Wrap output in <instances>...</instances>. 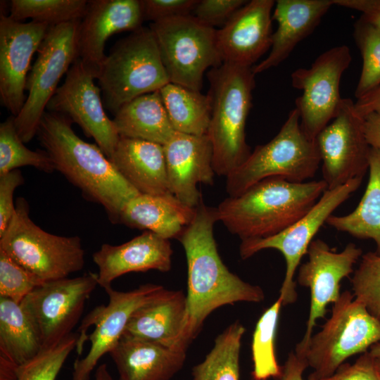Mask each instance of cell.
Instances as JSON below:
<instances>
[{"mask_svg":"<svg viewBox=\"0 0 380 380\" xmlns=\"http://www.w3.org/2000/svg\"><path fill=\"white\" fill-rule=\"evenodd\" d=\"M218 220L217 208L201 200L191 223L177 239L187 262L186 339L190 343L205 319L216 309L238 302L260 303L263 290L232 273L218 253L213 228Z\"/></svg>","mask_w":380,"mask_h":380,"instance_id":"obj_1","label":"cell"},{"mask_svg":"<svg viewBox=\"0 0 380 380\" xmlns=\"http://www.w3.org/2000/svg\"><path fill=\"white\" fill-rule=\"evenodd\" d=\"M67 117L46 111L37 136L55 170L79 188L89 201L99 203L109 220L118 223L126 204L139 194L119 173L101 148L80 139Z\"/></svg>","mask_w":380,"mask_h":380,"instance_id":"obj_2","label":"cell"},{"mask_svg":"<svg viewBox=\"0 0 380 380\" xmlns=\"http://www.w3.org/2000/svg\"><path fill=\"white\" fill-rule=\"evenodd\" d=\"M327 189L326 182L265 179L216 208L218 220L242 241L274 236L305 215Z\"/></svg>","mask_w":380,"mask_h":380,"instance_id":"obj_3","label":"cell"},{"mask_svg":"<svg viewBox=\"0 0 380 380\" xmlns=\"http://www.w3.org/2000/svg\"><path fill=\"white\" fill-rule=\"evenodd\" d=\"M253 67L223 63L207 72L211 117L207 135L213 147V167L228 176L251 154L246 124L255 87Z\"/></svg>","mask_w":380,"mask_h":380,"instance_id":"obj_4","label":"cell"},{"mask_svg":"<svg viewBox=\"0 0 380 380\" xmlns=\"http://www.w3.org/2000/svg\"><path fill=\"white\" fill-rule=\"evenodd\" d=\"M96 79L103 106L113 114L129 101L170 82L151 29L142 26L119 40Z\"/></svg>","mask_w":380,"mask_h":380,"instance_id":"obj_5","label":"cell"},{"mask_svg":"<svg viewBox=\"0 0 380 380\" xmlns=\"http://www.w3.org/2000/svg\"><path fill=\"white\" fill-rule=\"evenodd\" d=\"M320 163L317 143L303 132L295 108L277 134L256 146L246 160L227 176L226 190L229 196H236L270 177L304 182L315 176Z\"/></svg>","mask_w":380,"mask_h":380,"instance_id":"obj_6","label":"cell"},{"mask_svg":"<svg viewBox=\"0 0 380 380\" xmlns=\"http://www.w3.org/2000/svg\"><path fill=\"white\" fill-rule=\"evenodd\" d=\"M0 250L44 281L66 278L84 265L81 239L42 229L30 217L23 198H17L15 213L0 235Z\"/></svg>","mask_w":380,"mask_h":380,"instance_id":"obj_7","label":"cell"},{"mask_svg":"<svg viewBox=\"0 0 380 380\" xmlns=\"http://www.w3.org/2000/svg\"><path fill=\"white\" fill-rule=\"evenodd\" d=\"M380 343V322L349 291L341 293L322 329L312 335L302 355L310 376L333 374L349 357Z\"/></svg>","mask_w":380,"mask_h":380,"instance_id":"obj_8","label":"cell"},{"mask_svg":"<svg viewBox=\"0 0 380 380\" xmlns=\"http://www.w3.org/2000/svg\"><path fill=\"white\" fill-rule=\"evenodd\" d=\"M149 27L172 83L201 91L205 72L223 63L217 30L191 14L153 23Z\"/></svg>","mask_w":380,"mask_h":380,"instance_id":"obj_9","label":"cell"},{"mask_svg":"<svg viewBox=\"0 0 380 380\" xmlns=\"http://www.w3.org/2000/svg\"><path fill=\"white\" fill-rule=\"evenodd\" d=\"M80 20L49 27L37 51L25 85V104L14 117L16 131L24 143L31 141L39 128L46 106L60 80L78 58L77 34Z\"/></svg>","mask_w":380,"mask_h":380,"instance_id":"obj_10","label":"cell"},{"mask_svg":"<svg viewBox=\"0 0 380 380\" xmlns=\"http://www.w3.org/2000/svg\"><path fill=\"white\" fill-rule=\"evenodd\" d=\"M362 180V177H357L336 188L327 189L305 215L282 232L270 237L241 241L239 253L242 259L268 248L283 255L286 272L279 296L283 305L293 304L297 300L294 277L315 236L332 213L359 188Z\"/></svg>","mask_w":380,"mask_h":380,"instance_id":"obj_11","label":"cell"},{"mask_svg":"<svg viewBox=\"0 0 380 380\" xmlns=\"http://www.w3.org/2000/svg\"><path fill=\"white\" fill-rule=\"evenodd\" d=\"M108 296L106 305L94 308L84 318L77 343V352L81 355L85 341L91 346L87 354L77 359L73 365L71 380H89L91 372L100 359L109 353L121 338L133 313L165 291L160 285L146 284L129 291L104 289Z\"/></svg>","mask_w":380,"mask_h":380,"instance_id":"obj_12","label":"cell"},{"mask_svg":"<svg viewBox=\"0 0 380 380\" xmlns=\"http://www.w3.org/2000/svg\"><path fill=\"white\" fill-rule=\"evenodd\" d=\"M351 60L348 46H336L319 55L310 68L291 73V85L302 92L296 99V108L301 129L309 139L315 140L336 116L343 100L341 79Z\"/></svg>","mask_w":380,"mask_h":380,"instance_id":"obj_13","label":"cell"},{"mask_svg":"<svg viewBox=\"0 0 380 380\" xmlns=\"http://www.w3.org/2000/svg\"><path fill=\"white\" fill-rule=\"evenodd\" d=\"M97 274L45 281L20 303L39 334L43 349L51 347L72 333L84 305L98 286Z\"/></svg>","mask_w":380,"mask_h":380,"instance_id":"obj_14","label":"cell"},{"mask_svg":"<svg viewBox=\"0 0 380 380\" xmlns=\"http://www.w3.org/2000/svg\"><path fill=\"white\" fill-rule=\"evenodd\" d=\"M364 119L354 102L343 99L336 116L317 135L315 141L328 189L362 177L369 168L371 147L364 133Z\"/></svg>","mask_w":380,"mask_h":380,"instance_id":"obj_15","label":"cell"},{"mask_svg":"<svg viewBox=\"0 0 380 380\" xmlns=\"http://www.w3.org/2000/svg\"><path fill=\"white\" fill-rule=\"evenodd\" d=\"M94 79L77 58L67 72L65 82L49 100L46 110L77 123L110 159L120 137L105 112L101 89L94 84Z\"/></svg>","mask_w":380,"mask_h":380,"instance_id":"obj_16","label":"cell"},{"mask_svg":"<svg viewBox=\"0 0 380 380\" xmlns=\"http://www.w3.org/2000/svg\"><path fill=\"white\" fill-rule=\"evenodd\" d=\"M362 249L353 243L336 252L322 239H314L307 251L308 260L298 272L297 281L310 291V305L305 334L295 349L302 356L312 336L318 319L324 318L327 307L341 296V281L353 272V266L362 255Z\"/></svg>","mask_w":380,"mask_h":380,"instance_id":"obj_17","label":"cell"},{"mask_svg":"<svg viewBox=\"0 0 380 380\" xmlns=\"http://www.w3.org/2000/svg\"><path fill=\"white\" fill-rule=\"evenodd\" d=\"M49 27L45 23H22L4 13L0 15V97L13 117L25 104L30 61Z\"/></svg>","mask_w":380,"mask_h":380,"instance_id":"obj_18","label":"cell"},{"mask_svg":"<svg viewBox=\"0 0 380 380\" xmlns=\"http://www.w3.org/2000/svg\"><path fill=\"white\" fill-rule=\"evenodd\" d=\"M143 21L140 0L88 1L78 28V58L96 78L106 58L108 39L118 32L137 30Z\"/></svg>","mask_w":380,"mask_h":380,"instance_id":"obj_19","label":"cell"},{"mask_svg":"<svg viewBox=\"0 0 380 380\" xmlns=\"http://www.w3.org/2000/svg\"><path fill=\"white\" fill-rule=\"evenodd\" d=\"M273 0L248 1L216 31L222 63L246 67L253 64L272 45Z\"/></svg>","mask_w":380,"mask_h":380,"instance_id":"obj_20","label":"cell"},{"mask_svg":"<svg viewBox=\"0 0 380 380\" xmlns=\"http://www.w3.org/2000/svg\"><path fill=\"white\" fill-rule=\"evenodd\" d=\"M163 148L170 192L196 208L202 200L198 184L214 182L213 147L208 136L175 132Z\"/></svg>","mask_w":380,"mask_h":380,"instance_id":"obj_21","label":"cell"},{"mask_svg":"<svg viewBox=\"0 0 380 380\" xmlns=\"http://www.w3.org/2000/svg\"><path fill=\"white\" fill-rule=\"evenodd\" d=\"M172 249L169 239L149 231L120 245L103 244L92 260L99 269V286H110L118 277L129 272L154 270L167 272L172 265Z\"/></svg>","mask_w":380,"mask_h":380,"instance_id":"obj_22","label":"cell"},{"mask_svg":"<svg viewBox=\"0 0 380 380\" xmlns=\"http://www.w3.org/2000/svg\"><path fill=\"white\" fill-rule=\"evenodd\" d=\"M186 296L182 291L166 289L133 313L122 336L186 350Z\"/></svg>","mask_w":380,"mask_h":380,"instance_id":"obj_23","label":"cell"},{"mask_svg":"<svg viewBox=\"0 0 380 380\" xmlns=\"http://www.w3.org/2000/svg\"><path fill=\"white\" fill-rule=\"evenodd\" d=\"M333 0H278L272 19L277 23L267 56L253 65L255 75L278 66L295 47L310 35L331 6Z\"/></svg>","mask_w":380,"mask_h":380,"instance_id":"obj_24","label":"cell"},{"mask_svg":"<svg viewBox=\"0 0 380 380\" xmlns=\"http://www.w3.org/2000/svg\"><path fill=\"white\" fill-rule=\"evenodd\" d=\"M186 351L122 336L109 354L119 380H170L182 368Z\"/></svg>","mask_w":380,"mask_h":380,"instance_id":"obj_25","label":"cell"},{"mask_svg":"<svg viewBox=\"0 0 380 380\" xmlns=\"http://www.w3.org/2000/svg\"><path fill=\"white\" fill-rule=\"evenodd\" d=\"M109 160L139 194L170 193L163 145L120 137Z\"/></svg>","mask_w":380,"mask_h":380,"instance_id":"obj_26","label":"cell"},{"mask_svg":"<svg viewBox=\"0 0 380 380\" xmlns=\"http://www.w3.org/2000/svg\"><path fill=\"white\" fill-rule=\"evenodd\" d=\"M194 215L195 208L184 204L171 193L139 194L126 204L119 222L131 228L149 231L166 239H177Z\"/></svg>","mask_w":380,"mask_h":380,"instance_id":"obj_27","label":"cell"},{"mask_svg":"<svg viewBox=\"0 0 380 380\" xmlns=\"http://www.w3.org/2000/svg\"><path fill=\"white\" fill-rule=\"evenodd\" d=\"M120 137L165 145L175 131L159 91L146 94L123 105L113 119Z\"/></svg>","mask_w":380,"mask_h":380,"instance_id":"obj_28","label":"cell"},{"mask_svg":"<svg viewBox=\"0 0 380 380\" xmlns=\"http://www.w3.org/2000/svg\"><path fill=\"white\" fill-rule=\"evenodd\" d=\"M369 179L366 190L356 208L350 213L330 215L326 223L335 229L360 239H369L380 255V150L371 148Z\"/></svg>","mask_w":380,"mask_h":380,"instance_id":"obj_29","label":"cell"},{"mask_svg":"<svg viewBox=\"0 0 380 380\" xmlns=\"http://www.w3.org/2000/svg\"><path fill=\"white\" fill-rule=\"evenodd\" d=\"M42 350L35 324L21 304L0 297V353L20 366Z\"/></svg>","mask_w":380,"mask_h":380,"instance_id":"obj_30","label":"cell"},{"mask_svg":"<svg viewBox=\"0 0 380 380\" xmlns=\"http://www.w3.org/2000/svg\"><path fill=\"white\" fill-rule=\"evenodd\" d=\"M159 92L175 132L196 136L207 134L211 117L208 94L172 82Z\"/></svg>","mask_w":380,"mask_h":380,"instance_id":"obj_31","label":"cell"},{"mask_svg":"<svg viewBox=\"0 0 380 380\" xmlns=\"http://www.w3.org/2000/svg\"><path fill=\"white\" fill-rule=\"evenodd\" d=\"M244 327L235 322L215 340L204 360L192 369L194 380H239V357Z\"/></svg>","mask_w":380,"mask_h":380,"instance_id":"obj_32","label":"cell"},{"mask_svg":"<svg viewBox=\"0 0 380 380\" xmlns=\"http://www.w3.org/2000/svg\"><path fill=\"white\" fill-rule=\"evenodd\" d=\"M282 300L278 298L258 319L253 334L251 354L253 380L278 379L281 374L276 356V336Z\"/></svg>","mask_w":380,"mask_h":380,"instance_id":"obj_33","label":"cell"},{"mask_svg":"<svg viewBox=\"0 0 380 380\" xmlns=\"http://www.w3.org/2000/svg\"><path fill=\"white\" fill-rule=\"evenodd\" d=\"M87 4V0H12L8 15L18 21L31 18L51 27L81 20Z\"/></svg>","mask_w":380,"mask_h":380,"instance_id":"obj_34","label":"cell"},{"mask_svg":"<svg viewBox=\"0 0 380 380\" xmlns=\"http://www.w3.org/2000/svg\"><path fill=\"white\" fill-rule=\"evenodd\" d=\"M20 139L15 129L14 117L0 125V175L23 166H32L46 173L55 170L45 151H32Z\"/></svg>","mask_w":380,"mask_h":380,"instance_id":"obj_35","label":"cell"},{"mask_svg":"<svg viewBox=\"0 0 380 380\" xmlns=\"http://www.w3.org/2000/svg\"><path fill=\"white\" fill-rule=\"evenodd\" d=\"M354 38L362 58V71L355 90L357 99L380 86V30L361 18L355 24Z\"/></svg>","mask_w":380,"mask_h":380,"instance_id":"obj_36","label":"cell"},{"mask_svg":"<svg viewBox=\"0 0 380 380\" xmlns=\"http://www.w3.org/2000/svg\"><path fill=\"white\" fill-rule=\"evenodd\" d=\"M80 334L71 333L57 344L43 349L19 366L18 380H56L70 353L77 348Z\"/></svg>","mask_w":380,"mask_h":380,"instance_id":"obj_37","label":"cell"},{"mask_svg":"<svg viewBox=\"0 0 380 380\" xmlns=\"http://www.w3.org/2000/svg\"><path fill=\"white\" fill-rule=\"evenodd\" d=\"M351 284L354 296L380 322V255H363Z\"/></svg>","mask_w":380,"mask_h":380,"instance_id":"obj_38","label":"cell"},{"mask_svg":"<svg viewBox=\"0 0 380 380\" xmlns=\"http://www.w3.org/2000/svg\"><path fill=\"white\" fill-rule=\"evenodd\" d=\"M44 282L0 250V297L20 303Z\"/></svg>","mask_w":380,"mask_h":380,"instance_id":"obj_39","label":"cell"},{"mask_svg":"<svg viewBox=\"0 0 380 380\" xmlns=\"http://www.w3.org/2000/svg\"><path fill=\"white\" fill-rule=\"evenodd\" d=\"M248 1L198 0L191 15L205 25L223 26Z\"/></svg>","mask_w":380,"mask_h":380,"instance_id":"obj_40","label":"cell"},{"mask_svg":"<svg viewBox=\"0 0 380 380\" xmlns=\"http://www.w3.org/2000/svg\"><path fill=\"white\" fill-rule=\"evenodd\" d=\"M144 20L156 23L167 18L190 15L198 0H140Z\"/></svg>","mask_w":380,"mask_h":380,"instance_id":"obj_41","label":"cell"},{"mask_svg":"<svg viewBox=\"0 0 380 380\" xmlns=\"http://www.w3.org/2000/svg\"><path fill=\"white\" fill-rule=\"evenodd\" d=\"M311 380H380L375 361L369 351L353 364L342 365L333 374L322 378L310 376Z\"/></svg>","mask_w":380,"mask_h":380,"instance_id":"obj_42","label":"cell"},{"mask_svg":"<svg viewBox=\"0 0 380 380\" xmlns=\"http://www.w3.org/2000/svg\"><path fill=\"white\" fill-rule=\"evenodd\" d=\"M23 182V177L18 169L0 175V235L15 213L14 192Z\"/></svg>","mask_w":380,"mask_h":380,"instance_id":"obj_43","label":"cell"},{"mask_svg":"<svg viewBox=\"0 0 380 380\" xmlns=\"http://www.w3.org/2000/svg\"><path fill=\"white\" fill-rule=\"evenodd\" d=\"M333 4L360 11L362 18L380 30V0H333Z\"/></svg>","mask_w":380,"mask_h":380,"instance_id":"obj_44","label":"cell"},{"mask_svg":"<svg viewBox=\"0 0 380 380\" xmlns=\"http://www.w3.org/2000/svg\"><path fill=\"white\" fill-rule=\"evenodd\" d=\"M308 367L305 359L292 351L281 367V374L278 380H311L303 378V373Z\"/></svg>","mask_w":380,"mask_h":380,"instance_id":"obj_45","label":"cell"},{"mask_svg":"<svg viewBox=\"0 0 380 380\" xmlns=\"http://www.w3.org/2000/svg\"><path fill=\"white\" fill-rule=\"evenodd\" d=\"M356 113L364 118L373 113H380V86L354 102Z\"/></svg>","mask_w":380,"mask_h":380,"instance_id":"obj_46","label":"cell"},{"mask_svg":"<svg viewBox=\"0 0 380 380\" xmlns=\"http://www.w3.org/2000/svg\"><path fill=\"white\" fill-rule=\"evenodd\" d=\"M364 119V133L371 148L380 150V113H373Z\"/></svg>","mask_w":380,"mask_h":380,"instance_id":"obj_47","label":"cell"},{"mask_svg":"<svg viewBox=\"0 0 380 380\" xmlns=\"http://www.w3.org/2000/svg\"><path fill=\"white\" fill-rule=\"evenodd\" d=\"M19 365L0 353V380H18Z\"/></svg>","mask_w":380,"mask_h":380,"instance_id":"obj_48","label":"cell"},{"mask_svg":"<svg viewBox=\"0 0 380 380\" xmlns=\"http://www.w3.org/2000/svg\"><path fill=\"white\" fill-rule=\"evenodd\" d=\"M94 380H114L108 371L106 364H101L97 367Z\"/></svg>","mask_w":380,"mask_h":380,"instance_id":"obj_49","label":"cell"},{"mask_svg":"<svg viewBox=\"0 0 380 380\" xmlns=\"http://www.w3.org/2000/svg\"><path fill=\"white\" fill-rule=\"evenodd\" d=\"M369 353L374 359L380 360V343L372 346L370 348Z\"/></svg>","mask_w":380,"mask_h":380,"instance_id":"obj_50","label":"cell"},{"mask_svg":"<svg viewBox=\"0 0 380 380\" xmlns=\"http://www.w3.org/2000/svg\"><path fill=\"white\" fill-rule=\"evenodd\" d=\"M374 361H375V367H376L377 373L380 377V360L374 359Z\"/></svg>","mask_w":380,"mask_h":380,"instance_id":"obj_51","label":"cell"}]
</instances>
